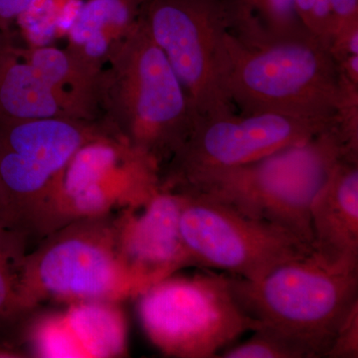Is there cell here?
<instances>
[{"label":"cell","mask_w":358,"mask_h":358,"mask_svg":"<svg viewBox=\"0 0 358 358\" xmlns=\"http://www.w3.org/2000/svg\"><path fill=\"white\" fill-rule=\"evenodd\" d=\"M141 327L166 357L213 358L262 326L243 312L228 275H169L136 296Z\"/></svg>","instance_id":"cell-6"},{"label":"cell","mask_w":358,"mask_h":358,"mask_svg":"<svg viewBox=\"0 0 358 358\" xmlns=\"http://www.w3.org/2000/svg\"><path fill=\"white\" fill-rule=\"evenodd\" d=\"M150 286L122 258L114 214L71 221L45 236L20 266L22 315L45 301L119 303Z\"/></svg>","instance_id":"cell-4"},{"label":"cell","mask_w":358,"mask_h":358,"mask_svg":"<svg viewBox=\"0 0 358 358\" xmlns=\"http://www.w3.org/2000/svg\"><path fill=\"white\" fill-rule=\"evenodd\" d=\"M143 0H89L69 28L70 50L103 68L113 47L138 22Z\"/></svg>","instance_id":"cell-17"},{"label":"cell","mask_w":358,"mask_h":358,"mask_svg":"<svg viewBox=\"0 0 358 358\" xmlns=\"http://www.w3.org/2000/svg\"><path fill=\"white\" fill-rule=\"evenodd\" d=\"M334 126L338 120L279 114H232L201 120L162 169L160 183L171 187L201 174L244 166Z\"/></svg>","instance_id":"cell-11"},{"label":"cell","mask_w":358,"mask_h":358,"mask_svg":"<svg viewBox=\"0 0 358 358\" xmlns=\"http://www.w3.org/2000/svg\"><path fill=\"white\" fill-rule=\"evenodd\" d=\"M178 192L181 238L195 267L258 281L281 264L312 255L288 231L201 193Z\"/></svg>","instance_id":"cell-9"},{"label":"cell","mask_w":358,"mask_h":358,"mask_svg":"<svg viewBox=\"0 0 358 358\" xmlns=\"http://www.w3.org/2000/svg\"><path fill=\"white\" fill-rule=\"evenodd\" d=\"M345 159H358V148L334 126L256 162L201 174L169 188L210 196L288 231L312 249L310 203Z\"/></svg>","instance_id":"cell-2"},{"label":"cell","mask_w":358,"mask_h":358,"mask_svg":"<svg viewBox=\"0 0 358 358\" xmlns=\"http://www.w3.org/2000/svg\"><path fill=\"white\" fill-rule=\"evenodd\" d=\"M358 357V303L346 315L326 358Z\"/></svg>","instance_id":"cell-22"},{"label":"cell","mask_w":358,"mask_h":358,"mask_svg":"<svg viewBox=\"0 0 358 358\" xmlns=\"http://www.w3.org/2000/svg\"><path fill=\"white\" fill-rule=\"evenodd\" d=\"M227 275L246 315L307 341L322 358L358 303V273L331 270L312 255L281 264L258 281Z\"/></svg>","instance_id":"cell-5"},{"label":"cell","mask_w":358,"mask_h":358,"mask_svg":"<svg viewBox=\"0 0 358 358\" xmlns=\"http://www.w3.org/2000/svg\"><path fill=\"white\" fill-rule=\"evenodd\" d=\"M329 6L333 21L331 36L338 28L358 22V0H329Z\"/></svg>","instance_id":"cell-23"},{"label":"cell","mask_w":358,"mask_h":358,"mask_svg":"<svg viewBox=\"0 0 358 358\" xmlns=\"http://www.w3.org/2000/svg\"><path fill=\"white\" fill-rule=\"evenodd\" d=\"M296 8L308 31L329 49L333 31L329 0H296Z\"/></svg>","instance_id":"cell-21"},{"label":"cell","mask_w":358,"mask_h":358,"mask_svg":"<svg viewBox=\"0 0 358 358\" xmlns=\"http://www.w3.org/2000/svg\"><path fill=\"white\" fill-rule=\"evenodd\" d=\"M223 6L226 33L250 46L312 35L296 0H223Z\"/></svg>","instance_id":"cell-18"},{"label":"cell","mask_w":358,"mask_h":358,"mask_svg":"<svg viewBox=\"0 0 358 358\" xmlns=\"http://www.w3.org/2000/svg\"><path fill=\"white\" fill-rule=\"evenodd\" d=\"M76 120L70 106L11 39L0 51V119Z\"/></svg>","instance_id":"cell-14"},{"label":"cell","mask_w":358,"mask_h":358,"mask_svg":"<svg viewBox=\"0 0 358 358\" xmlns=\"http://www.w3.org/2000/svg\"><path fill=\"white\" fill-rule=\"evenodd\" d=\"M223 82L241 115L338 120L345 90L331 52L312 35L250 46L225 32Z\"/></svg>","instance_id":"cell-3"},{"label":"cell","mask_w":358,"mask_h":358,"mask_svg":"<svg viewBox=\"0 0 358 358\" xmlns=\"http://www.w3.org/2000/svg\"><path fill=\"white\" fill-rule=\"evenodd\" d=\"M138 20L166 54L197 122L235 114L223 82V0H143Z\"/></svg>","instance_id":"cell-8"},{"label":"cell","mask_w":358,"mask_h":358,"mask_svg":"<svg viewBox=\"0 0 358 358\" xmlns=\"http://www.w3.org/2000/svg\"><path fill=\"white\" fill-rule=\"evenodd\" d=\"M160 171L124 141L103 136L77 150L49 202L45 236L77 219L112 215L148 201Z\"/></svg>","instance_id":"cell-10"},{"label":"cell","mask_w":358,"mask_h":358,"mask_svg":"<svg viewBox=\"0 0 358 358\" xmlns=\"http://www.w3.org/2000/svg\"><path fill=\"white\" fill-rule=\"evenodd\" d=\"M312 257L320 265L358 273V159L334 169L310 207Z\"/></svg>","instance_id":"cell-13"},{"label":"cell","mask_w":358,"mask_h":358,"mask_svg":"<svg viewBox=\"0 0 358 358\" xmlns=\"http://www.w3.org/2000/svg\"><path fill=\"white\" fill-rule=\"evenodd\" d=\"M180 192L160 185L145 203L114 214L122 258L150 285L195 267L180 234Z\"/></svg>","instance_id":"cell-12"},{"label":"cell","mask_w":358,"mask_h":358,"mask_svg":"<svg viewBox=\"0 0 358 358\" xmlns=\"http://www.w3.org/2000/svg\"><path fill=\"white\" fill-rule=\"evenodd\" d=\"M26 238L0 229V322L22 315L20 305V266L25 255Z\"/></svg>","instance_id":"cell-20"},{"label":"cell","mask_w":358,"mask_h":358,"mask_svg":"<svg viewBox=\"0 0 358 358\" xmlns=\"http://www.w3.org/2000/svg\"><path fill=\"white\" fill-rule=\"evenodd\" d=\"M217 357L322 358L307 341L267 324L252 331L246 341L228 346Z\"/></svg>","instance_id":"cell-19"},{"label":"cell","mask_w":358,"mask_h":358,"mask_svg":"<svg viewBox=\"0 0 358 358\" xmlns=\"http://www.w3.org/2000/svg\"><path fill=\"white\" fill-rule=\"evenodd\" d=\"M101 124L160 173L197 122L166 54L140 20L114 45L102 75Z\"/></svg>","instance_id":"cell-1"},{"label":"cell","mask_w":358,"mask_h":358,"mask_svg":"<svg viewBox=\"0 0 358 358\" xmlns=\"http://www.w3.org/2000/svg\"><path fill=\"white\" fill-rule=\"evenodd\" d=\"M9 40H10V34H6V33L0 31V51L6 46Z\"/></svg>","instance_id":"cell-26"},{"label":"cell","mask_w":358,"mask_h":358,"mask_svg":"<svg viewBox=\"0 0 358 358\" xmlns=\"http://www.w3.org/2000/svg\"><path fill=\"white\" fill-rule=\"evenodd\" d=\"M33 0H0V31L10 34L11 26Z\"/></svg>","instance_id":"cell-24"},{"label":"cell","mask_w":358,"mask_h":358,"mask_svg":"<svg viewBox=\"0 0 358 358\" xmlns=\"http://www.w3.org/2000/svg\"><path fill=\"white\" fill-rule=\"evenodd\" d=\"M75 358L119 357L128 353L124 313L117 303L76 301L59 313Z\"/></svg>","instance_id":"cell-16"},{"label":"cell","mask_w":358,"mask_h":358,"mask_svg":"<svg viewBox=\"0 0 358 358\" xmlns=\"http://www.w3.org/2000/svg\"><path fill=\"white\" fill-rule=\"evenodd\" d=\"M106 133L100 122L69 119H0V224L24 237L44 235L52 194L80 148Z\"/></svg>","instance_id":"cell-7"},{"label":"cell","mask_w":358,"mask_h":358,"mask_svg":"<svg viewBox=\"0 0 358 358\" xmlns=\"http://www.w3.org/2000/svg\"><path fill=\"white\" fill-rule=\"evenodd\" d=\"M1 228H6V227H3V226L1 225V224H0V229H1ZM7 229V228H6Z\"/></svg>","instance_id":"cell-27"},{"label":"cell","mask_w":358,"mask_h":358,"mask_svg":"<svg viewBox=\"0 0 358 358\" xmlns=\"http://www.w3.org/2000/svg\"><path fill=\"white\" fill-rule=\"evenodd\" d=\"M20 53L60 94L78 120L101 122L103 68L90 64L70 49L42 47Z\"/></svg>","instance_id":"cell-15"},{"label":"cell","mask_w":358,"mask_h":358,"mask_svg":"<svg viewBox=\"0 0 358 358\" xmlns=\"http://www.w3.org/2000/svg\"><path fill=\"white\" fill-rule=\"evenodd\" d=\"M4 203H6V197H4L3 186H2L1 179H0V215L3 211Z\"/></svg>","instance_id":"cell-25"}]
</instances>
